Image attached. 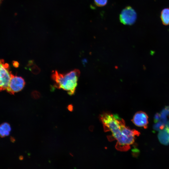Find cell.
<instances>
[{"label":"cell","instance_id":"e0dca14e","mask_svg":"<svg viewBox=\"0 0 169 169\" xmlns=\"http://www.w3.org/2000/svg\"><path fill=\"white\" fill-rule=\"evenodd\" d=\"M24 159L23 156L22 155L20 156L19 157V159L20 160H23Z\"/></svg>","mask_w":169,"mask_h":169},{"label":"cell","instance_id":"30bf717a","mask_svg":"<svg viewBox=\"0 0 169 169\" xmlns=\"http://www.w3.org/2000/svg\"><path fill=\"white\" fill-rule=\"evenodd\" d=\"M95 4L98 7H103L106 5L108 0H94Z\"/></svg>","mask_w":169,"mask_h":169},{"label":"cell","instance_id":"9a60e30c","mask_svg":"<svg viewBox=\"0 0 169 169\" xmlns=\"http://www.w3.org/2000/svg\"><path fill=\"white\" fill-rule=\"evenodd\" d=\"M13 66L15 68H18L19 65V63L16 61H13Z\"/></svg>","mask_w":169,"mask_h":169},{"label":"cell","instance_id":"2e32d148","mask_svg":"<svg viewBox=\"0 0 169 169\" xmlns=\"http://www.w3.org/2000/svg\"><path fill=\"white\" fill-rule=\"evenodd\" d=\"M10 140L13 143H14L16 141L15 139L14 138V137L12 136H10Z\"/></svg>","mask_w":169,"mask_h":169},{"label":"cell","instance_id":"6da1fadb","mask_svg":"<svg viewBox=\"0 0 169 169\" xmlns=\"http://www.w3.org/2000/svg\"><path fill=\"white\" fill-rule=\"evenodd\" d=\"M105 131H110L117 142L115 148L120 151H126L133 144L136 136L140 133L126 126L124 120L116 114L104 112L100 116Z\"/></svg>","mask_w":169,"mask_h":169},{"label":"cell","instance_id":"4fadbf2b","mask_svg":"<svg viewBox=\"0 0 169 169\" xmlns=\"http://www.w3.org/2000/svg\"><path fill=\"white\" fill-rule=\"evenodd\" d=\"M0 136L1 138H3L5 136L4 134V131L0 126Z\"/></svg>","mask_w":169,"mask_h":169},{"label":"cell","instance_id":"52a82bcc","mask_svg":"<svg viewBox=\"0 0 169 169\" xmlns=\"http://www.w3.org/2000/svg\"><path fill=\"white\" fill-rule=\"evenodd\" d=\"M158 137L161 143L166 145L169 143V122L167 123L165 128L161 130Z\"/></svg>","mask_w":169,"mask_h":169},{"label":"cell","instance_id":"5bb4252c","mask_svg":"<svg viewBox=\"0 0 169 169\" xmlns=\"http://www.w3.org/2000/svg\"><path fill=\"white\" fill-rule=\"evenodd\" d=\"M67 108L68 110L70 112H72L74 110L73 106L72 104L69 105L67 107Z\"/></svg>","mask_w":169,"mask_h":169},{"label":"cell","instance_id":"ba28073f","mask_svg":"<svg viewBox=\"0 0 169 169\" xmlns=\"http://www.w3.org/2000/svg\"><path fill=\"white\" fill-rule=\"evenodd\" d=\"M160 18L162 24L165 25H169V8H164L161 11Z\"/></svg>","mask_w":169,"mask_h":169},{"label":"cell","instance_id":"8992f818","mask_svg":"<svg viewBox=\"0 0 169 169\" xmlns=\"http://www.w3.org/2000/svg\"><path fill=\"white\" fill-rule=\"evenodd\" d=\"M131 121L136 126L146 129L148 123V116L143 111H138L134 115Z\"/></svg>","mask_w":169,"mask_h":169},{"label":"cell","instance_id":"ac0fdd59","mask_svg":"<svg viewBox=\"0 0 169 169\" xmlns=\"http://www.w3.org/2000/svg\"><path fill=\"white\" fill-rule=\"evenodd\" d=\"M2 1V0H0V5L1 4Z\"/></svg>","mask_w":169,"mask_h":169},{"label":"cell","instance_id":"277c9868","mask_svg":"<svg viewBox=\"0 0 169 169\" xmlns=\"http://www.w3.org/2000/svg\"><path fill=\"white\" fill-rule=\"evenodd\" d=\"M136 18V12L130 6H127L123 9L119 16L120 22L123 24L128 25L133 24Z\"/></svg>","mask_w":169,"mask_h":169},{"label":"cell","instance_id":"8fae6325","mask_svg":"<svg viewBox=\"0 0 169 169\" xmlns=\"http://www.w3.org/2000/svg\"><path fill=\"white\" fill-rule=\"evenodd\" d=\"M0 126L4 131L9 132L11 131V128L10 124L7 122H4Z\"/></svg>","mask_w":169,"mask_h":169},{"label":"cell","instance_id":"7a4b0ae2","mask_svg":"<svg viewBox=\"0 0 169 169\" xmlns=\"http://www.w3.org/2000/svg\"><path fill=\"white\" fill-rule=\"evenodd\" d=\"M80 74L79 70L76 69L65 74L55 70L52 73L51 78L54 82V87L65 90L69 95H72L75 92Z\"/></svg>","mask_w":169,"mask_h":169},{"label":"cell","instance_id":"7c38bea8","mask_svg":"<svg viewBox=\"0 0 169 169\" xmlns=\"http://www.w3.org/2000/svg\"><path fill=\"white\" fill-rule=\"evenodd\" d=\"M31 96L32 98L35 99H39L41 96L40 93L38 91L34 90L31 93Z\"/></svg>","mask_w":169,"mask_h":169},{"label":"cell","instance_id":"3957f363","mask_svg":"<svg viewBox=\"0 0 169 169\" xmlns=\"http://www.w3.org/2000/svg\"><path fill=\"white\" fill-rule=\"evenodd\" d=\"M13 75L9 64L0 59V91L6 89Z\"/></svg>","mask_w":169,"mask_h":169},{"label":"cell","instance_id":"9c48e42d","mask_svg":"<svg viewBox=\"0 0 169 169\" xmlns=\"http://www.w3.org/2000/svg\"><path fill=\"white\" fill-rule=\"evenodd\" d=\"M27 67L28 69L34 74H38L40 71V69L39 67L32 60L29 61Z\"/></svg>","mask_w":169,"mask_h":169},{"label":"cell","instance_id":"5b68a950","mask_svg":"<svg viewBox=\"0 0 169 169\" xmlns=\"http://www.w3.org/2000/svg\"><path fill=\"white\" fill-rule=\"evenodd\" d=\"M25 84L24 79L22 77L13 74L6 90L10 94L13 95L22 90Z\"/></svg>","mask_w":169,"mask_h":169}]
</instances>
